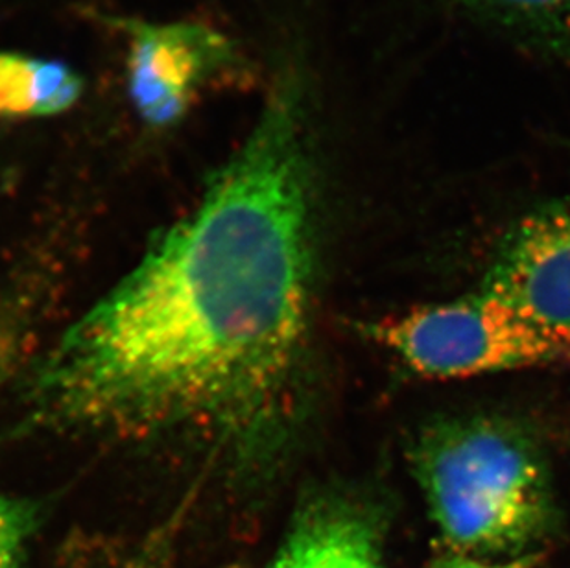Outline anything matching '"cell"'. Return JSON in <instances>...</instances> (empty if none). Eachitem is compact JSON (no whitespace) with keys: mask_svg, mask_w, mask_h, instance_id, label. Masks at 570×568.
Masks as SVG:
<instances>
[{"mask_svg":"<svg viewBox=\"0 0 570 568\" xmlns=\"http://www.w3.org/2000/svg\"><path fill=\"white\" fill-rule=\"evenodd\" d=\"M508 27L543 38L570 36V0H463Z\"/></svg>","mask_w":570,"mask_h":568,"instance_id":"cell-8","label":"cell"},{"mask_svg":"<svg viewBox=\"0 0 570 568\" xmlns=\"http://www.w3.org/2000/svg\"><path fill=\"white\" fill-rule=\"evenodd\" d=\"M294 525L307 539L314 568H387L367 517L340 500H317Z\"/></svg>","mask_w":570,"mask_h":568,"instance_id":"cell-7","label":"cell"},{"mask_svg":"<svg viewBox=\"0 0 570 568\" xmlns=\"http://www.w3.org/2000/svg\"><path fill=\"white\" fill-rule=\"evenodd\" d=\"M414 467L432 517L456 554L480 558L517 550L549 515L541 456L507 424H440L415 447Z\"/></svg>","mask_w":570,"mask_h":568,"instance_id":"cell-2","label":"cell"},{"mask_svg":"<svg viewBox=\"0 0 570 568\" xmlns=\"http://www.w3.org/2000/svg\"><path fill=\"white\" fill-rule=\"evenodd\" d=\"M83 80L69 65L0 52V120L55 117L72 108Z\"/></svg>","mask_w":570,"mask_h":568,"instance_id":"cell-6","label":"cell"},{"mask_svg":"<svg viewBox=\"0 0 570 568\" xmlns=\"http://www.w3.org/2000/svg\"><path fill=\"white\" fill-rule=\"evenodd\" d=\"M17 349L16 340L0 331V384L16 360ZM33 526V508L0 491V568H22Z\"/></svg>","mask_w":570,"mask_h":568,"instance_id":"cell-9","label":"cell"},{"mask_svg":"<svg viewBox=\"0 0 570 568\" xmlns=\"http://www.w3.org/2000/svg\"><path fill=\"white\" fill-rule=\"evenodd\" d=\"M272 568H314L307 539L296 525L292 526V531L283 542Z\"/></svg>","mask_w":570,"mask_h":568,"instance_id":"cell-10","label":"cell"},{"mask_svg":"<svg viewBox=\"0 0 570 568\" xmlns=\"http://www.w3.org/2000/svg\"><path fill=\"white\" fill-rule=\"evenodd\" d=\"M316 179L302 87L275 81L190 213L58 336L28 376L55 434L181 441L238 477L279 463L314 303Z\"/></svg>","mask_w":570,"mask_h":568,"instance_id":"cell-1","label":"cell"},{"mask_svg":"<svg viewBox=\"0 0 570 568\" xmlns=\"http://www.w3.org/2000/svg\"><path fill=\"white\" fill-rule=\"evenodd\" d=\"M372 334L406 368L429 379L491 375L570 362L567 349L485 288L384 317L373 325Z\"/></svg>","mask_w":570,"mask_h":568,"instance_id":"cell-3","label":"cell"},{"mask_svg":"<svg viewBox=\"0 0 570 568\" xmlns=\"http://www.w3.org/2000/svg\"><path fill=\"white\" fill-rule=\"evenodd\" d=\"M535 558L524 556V558H511L507 561H485L482 558H473L465 554H452L446 558L438 559L431 568H533Z\"/></svg>","mask_w":570,"mask_h":568,"instance_id":"cell-11","label":"cell"},{"mask_svg":"<svg viewBox=\"0 0 570 568\" xmlns=\"http://www.w3.org/2000/svg\"><path fill=\"white\" fill-rule=\"evenodd\" d=\"M484 288L570 353V213L527 216L502 244Z\"/></svg>","mask_w":570,"mask_h":568,"instance_id":"cell-5","label":"cell"},{"mask_svg":"<svg viewBox=\"0 0 570 568\" xmlns=\"http://www.w3.org/2000/svg\"><path fill=\"white\" fill-rule=\"evenodd\" d=\"M128 38V95L142 123L168 128L216 76L237 65L232 41L199 22L115 19Z\"/></svg>","mask_w":570,"mask_h":568,"instance_id":"cell-4","label":"cell"}]
</instances>
